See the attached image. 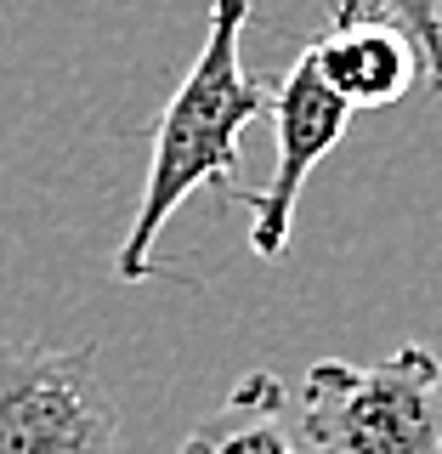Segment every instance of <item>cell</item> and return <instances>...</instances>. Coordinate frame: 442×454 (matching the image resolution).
<instances>
[{"label": "cell", "mask_w": 442, "mask_h": 454, "mask_svg": "<svg viewBox=\"0 0 442 454\" xmlns=\"http://www.w3.org/2000/svg\"><path fill=\"white\" fill-rule=\"evenodd\" d=\"M250 23V0H216L210 6V28L198 46L188 80L170 91V103L153 125V160H148V188H142L136 222L125 233L113 273L120 278H148L153 273V239L176 216V205L198 188H216L227 199L244 193V153L238 137L255 114H267L273 85L244 74L238 63V40Z\"/></svg>", "instance_id": "6da1fadb"}, {"label": "cell", "mask_w": 442, "mask_h": 454, "mask_svg": "<svg viewBox=\"0 0 442 454\" xmlns=\"http://www.w3.org/2000/svg\"><path fill=\"white\" fill-rule=\"evenodd\" d=\"M301 437L318 454H442L437 352L397 347L380 364H312L301 387Z\"/></svg>", "instance_id": "7a4b0ae2"}, {"label": "cell", "mask_w": 442, "mask_h": 454, "mask_svg": "<svg viewBox=\"0 0 442 454\" xmlns=\"http://www.w3.org/2000/svg\"><path fill=\"white\" fill-rule=\"evenodd\" d=\"M0 454H120V403L97 347L0 340Z\"/></svg>", "instance_id": "3957f363"}, {"label": "cell", "mask_w": 442, "mask_h": 454, "mask_svg": "<svg viewBox=\"0 0 442 454\" xmlns=\"http://www.w3.org/2000/svg\"><path fill=\"white\" fill-rule=\"evenodd\" d=\"M273 125H278V165L267 188H244L238 205L250 210V250L261 262H278L290 250V222H295V199H301L306 176L318 170V160L346 137L352 103L318 74V57L301 51L295 68L273 85Z\"/></svg>", "instance_id": "277c9868"}, {"label": "cell", "mask_w": 442, "mask_h": 454, "mask_svg": "<svg viewBox=\"0 0 442 454\" xmlns=\"http://www.w3.org/2000/svg\"><path fill=\"white\" fill-rule=\"evenodd\" d=\"M306 51L352 108H392L420 80V51L392 23H330Z\"/></svg>", "instance_id": "5b68a950"}, {"label": "cell", "mask_w": 442, "mask_h": 454, "mask_svg": "<svg viewBox=\"0 0 442 454\" xmlns=\"http://www.w3.org/2000/svg\"><path fill=\"white\" fill-rule=\"evenodd\" d=\"M182 454H295V437L283 426V380L267 369L244 375L216 415L188 432Z\"/></svg>", "instance_id": "8992f818"}, {"label": "cell", "mask_w": 442, "mask_h": 454, "mask_svg": "<svg viewBox=\"0 0 442 454\" xmlns=\"http://www.w3.org/2000/svg\"><path fill=\"white\" fill-rule=\"evenodd\" d=\"M330 23H392L420 51V68L442 46V0H335Z\"/></svg>", "instance_id": "52a82bcc"}, {"label": "cell", "mask_w": 442, "mask_h": 454, "mask_svg": "<svg viewBox=\"0 0 442 454\" xmlns=\"http://www.w3.org/2000/svg\"><path fill=\"white\" fill-rule=\"evenodd\" d=\"M420 80H425V85H431V91H442V46H437L431 57H425V68H420Z\"/></svg>", "instance_id": "ba28073f"}]
</instances>
